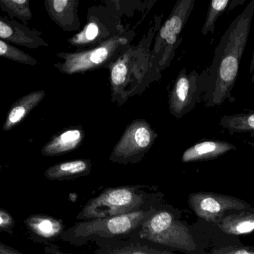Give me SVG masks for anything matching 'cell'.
I'll use <instances>...</instances> for the list:
<instances>
[{"label": "cell", "instance_id": "obj_28", "mask_svg": "<svg viewBox=\"0 0 254 254\" xmlns=\"http://www.w3.org/2000/svg\"><path fill=\"white\" fill-rule=\"evenodd\" d=\"M2 219H1V216H0V225H1L2 224Z\"/></svg>", "mask_w": 254, "mask_h": 254}, {"label": "cell", "instance_id": "obj_25", "mask_svg": "<svg viewBox=\"0 0 254 254\" xmlns=\"http://www.w3.org/2000/svg\"><path fill=\"white\" fill-rule=\"evenodd\" d=\"M250 137L252 139V141L250 142V144L254 146V132L251 133Z\"/></svg>", "mask_w": 254, "mask_h": 254}, {"label": "cell", "instance_id": "obj_12", "mask_svg": "<svg viewBox=\"0 0 254 254\" xmlns=\"http://www.w3.org/2000/svg\"><path fill=\"white\" fill-rule=\"evenodd\" d=\"M194 1H183L180 3L178 13H174L165 22L160 31L161 38L164 39L169 44H174L177 36L180 34L188 14L193 7Z\"/></svg>", "mask_w": 254, "mask_h": 254}, {"label": "cell", "instance_id": "obj_23", "mask_svg": "<svg viewBox=\"0 0 254 254\" xmlns=\"http://www.w3.org/2000/svg\"><path fill=\"white\" fill-rule=\"evenodd\" d=\"M254 230V221H246L237 227V231L240 234L252 232Z\"/></svg>", "mask_w": 254, "mask_h": 254}, {"label": "cell", "instance_id": "obj_13", "mask_svg": "<svg viewBox=\"0 0 254 254\" xmlns=\"http://www.w3.org/2000/svg\"><path fill=\"white\" fill-rule=\"evenodd\" d=\"M44 4L49 16L61 28L67 30L73 25L75 1L72 0H46Z\"/></svg>", "mask_w": 254, "mask_h": 254}, {"label": "cell", "instance_id": "obj_4", "mask_svg": "<svg viewBox=\"0 0 254 254\" xmlns=\"http://www.w3.org/2000/svg\"><path fill=\"white\" fill-rule=\"evenodd\" d=\"M154 213L152 211L137 210L121 216L88 220L77 224L74 228V234L75 237L81 238L92 237L111 238L126 236Z\"/></svg>", "mask_w": 254, "mask_h": 254}, {"label": "cell", "instance_id": "obj_27", "mask_svg": "<svg viewBox=\"0 0 254 254\" xmlns=\"http://www.w3.org/2000/svg\"><path fill=\"white\" fill-rule=\"evenodd\" d=\"M56 254H64V253H62V252H57Z\"/></svg>", "mask_w": 254, "mask_h": 254}, {"label": "cell", "instance_id": "obj_11", "mask_svg": "<svg viewBox=\"0 0 254 254\" xmlns=\"http://www.w3.org/2000/svg\"><path fill=\"white\" fill-rule=\"evenodd\" d=\"M232 143L222 140H207L196 143L185 151L182 156L184 163L209 159L220 156L229 151L235 149Z\"/></svg>", "mask_w": 254, "mask_h": 254}, {"label": "cell", "instance_id": "obj_8", "mask_svg": "<svg viewBox=\"0 0 254 254\" xmlns=\"http://www.w3.org/2000/svg\"><path fill=\"white\" fill-rule=\"evenodd\" d=\"M40 33L6 16H0V40L9 44L37 49L49 44L40 37Z\"/></svg>", "mask_w": 254, "mask_h": 254}, {"label": "cell", "instance_id": "obj_3", "mask_svg": "<svg viewBox=\"0 0 254 254\" xmlns=\"http://www.w3.org/2000/svg\"><path fill=\"white\" fill-rule=\"evenodd\" d=\"M140 237L166 247L184 250L190 249L192 243L186 227L167 211L155 213L144 221Z\"/></svg>", "mask_w": 254, "mask_h": 254}, {"label": "cell", "instance_id": "obj_22", "mask_svg": "<svg viewBox=\"0 0 254 254\" xmlns=\"http://www.w3.org/2000/svg\"><path fill=\"white\" fill-rule=\"evenodd\" d=\"M128 67L126 62L119 61L112 69L111 80L114 86H122L127 81Z\"/></svg>", "mask_w": 254, "mask_h": 254}, {"label": "cell", "instance_id": "obj_16", "mask_svg": "<svg viewBox=\"0 0 254 254\" xmlns=\"http://www.w3.org/2000/svg\"><path fill=\"white\" fill-rule=\"evenodd\" d=\"M0 8L13 18H18L25 25L32 18L30 2L28 0H0Z\"/></svg>", "mask_w": 254, "mask_h": 254}, {"label": "cell", "instance_id": "obj_10", "mask_svg": "<svg viewBox=\"0 0 254 254\" xmlns=\"http://www.w3.org/2000/svg\"><path fill=\"white\" fill-rule=\"evenodd\" d=\"M83 138V132L77 128H70L54 136L42 149L45 156H55L74 150Z\"/></svg>", "mask_w": 254, "mask_h": 254}, {"label": "cell", "instance_id": "obj_21", "mask_svg": "<svg viewBox=\"0 0 254 254\" xmlns=\"http://www.w3.org/2000/svg\"><path fill=\"white\" fill-rule=\"evenodd\" d=\"M106 254H163L161 252L152 250L147 247L143 246H131L124 248H116V249H108L105 251Z\"/></svg>", "mask_w": 254, "mask_h": 254}, {"label": "cell", "instance_id": "obj_1", "mask_svg": "<svg viewBox=\"0 0 254 254\" xmlns=\"http://www.w3.org/2000/svg\"><path fill=\"white\" fill-rule=\"evenodd\" d=\"M254 16V0H252L222 35L207 76V107H218L226 101H235L232 91L238 78Z\"/></svg>", "mask_w": 254, "mask_h": 254}, {"label": "cell", "instance_id": "obj_2", "mask_svg": "<svg viewBox=\"0 0 254 254\" xmlns=\"http://www.w3.org/2000/svg\"><path fill=\"white\" fill-rule=\"evenodd\" d=\"M143 203V197L134 187L110 188L91 199L77 219L92 220L121 216L140 210Z\"/></svg>", "mask_w": 254, "mask_h": 254}, {"label": "cell", "instance_id": "obj_24", "mask_svg": "<svg viewBox=\"0 0 254 254\" xmlns=\"http://www.w3.org/2000/svg\"><path fill=\"white\" fill-rule=\"evenodd\" d=\"M249 73L252 75V84H254V50L253 52V55H252V61H251L250 68H249Z\"/></svg>", "mask_w": 254, "mask_h": 254}, {"label": "cell", "instance_id": "obj_17", "mask_svg": "<svg viewBox=\"0 0 254 254\" xmlns=\"http://www.w3.org/2000/svg\"><path fill=\"white\" fill-rule=\"evenodd\" d=\"M230 2L231 1L229 0H213L211 1L209 6L204 26L201 30L203 35H207L209 33H211V34L214 33L215 23H216V20L226 10Z\"/></svg>", "mask_w": 254, "mask_h": 254}, {"label": "cell", "instance_id": "obj_6", "mask_svg": "<svg viewBox=\"0 0 254 254\" xmlns=\"http://www.w3.org/2000/svg\"><path fill=\"white\" fill-rule=\"evenodd\" d=\"M152 130L145 122L129 125L112 154L111 160L122 161L144 153L152 143Z\"/></svg>", "mask_w": 254, "mask_h": 254}, {"label": "cell", "instance_id": "obj_18", "mask_svg": "<svg viewBox=\"0 0 254 254\" xmlns=\"http://www.w3.org/2000/svg\"><path fill=\"white\" fill-rule=\"evenodd\" d=\"M0 57L26 65L35 66L38 61L21 49L0 40Z\"/></svg>", "mask_w": 254, "mask_h": 254}, {"label": "cell", "instance_id": "obj_15", "mask_svg": "<svg viewBox=\"0 0 254 254\" xmlns=\"http://www.w3.org/2000/svg\"><path fill=\"white\" fill-rule=\"evenodd\" d=\"M220 125L229 131L234 133L254 132V110L233 115H225L221 118Z\"/></svg>", "mask_w": 254, "mask_h": 254}, {"label": "cell", "instance_id": "obj_5", "mask_svg": "<svg viewBox=\"0 0 254 254\" xmlns=\"http://www.w3.org/2000/svg\"><path fill=\"white\" fill-rule=\"evenodd\" d=\"M125 42V40L122 38L112 39L86 52L58 54V56L65 60V62L55 64V67L61 73L68 75L92 70L104 64Z\"/></svg>", "mask_w": 254, "mask_h": 254}, {"label": "cell", "instance_id": "obj_9", "mask_svg": "<svg viewBox=\"0 0 254 254\" xmlns=\"http://www.w3.org/2000/svg\"><path fill=\"white\" fill-rule=\"evenodd\" d=\"M46 92L43 89L33 91L16 100L9 109L3 124V131H9L17 126L43 101Z\"/></svg>", "mask_w": 254, "mask_h": 254}, {"label": "cell", "instance_id": "obj_7", "mask_svg": "<svg viewBox=\"0 0 254 254\" xmlns=\"http://www.w3.org/2000/svg\"><path fill=\"white\" fill-rule=\"evenodd\" d=\"M207 79H202L196 73L187 76L182 73L176 81L170 96V106L175 113L190 110L196 102L198 96L207 89Z\"/></svg>", "mask_w": 254, "mask_h": 254}, {"label": "cell", "instance_id": "obj_20", "mask_svg": "<svg viewBox=\"0 0 254 254\" xmlns=\"http://www.w3.org/2000/svg\"><path fill=\"white\" fill-rule=\"evenodd\" d=\"M99 34V27L95 22H90L85 27L84 30L80 34H76L69 40L73 45H84L92 43Z\"/></svg>", "mask_w": 254, "mask_h": 254}, {"label": "cell", "instance_id": "obj_26", "mask_svg": "<svg viewBox=\"0 0 254 254\" xmlns=\"http://www.w3.org/2000/svg\"><path fill=\"white\" fill-rule=\"evenodd\" d=\"M235 254H250L249 252H246V251H240V252H237Z\"/></svg>", "mask_w": 254, "mask_h": 254}, {"label": "cell", "instance_id": "obj_19", "mask_svg": "<svg viewBox=\"0 0 254 254\" xmlns=\"http://www.w3.org/2000/svg\"><path fill=\"white\" fill-rule=\"evenodd\" d=\"M191 201H192V207L200 213L213 214V213H219L221 210L220 204L214 198L210 197H205V198L192 197Z\"/></svg>", "mask_w": 254, "mask_h": 254}, {"label": "cell", "instance_id": "obj_14", "mask_svg": "<svg viewBox=\"0 0 254 254\" xmlns=\"http://www.w3.org/2000/svg\"><path fill=\"white\" fill-rule=\"evenodd\" d=\"M90 161L77 160L57 164L46 171V175L51 179L62 180L72 179L86 175L91 170Z\"/></svg>", "mask_w": 254, "mask_h": 254}]
</instances>
